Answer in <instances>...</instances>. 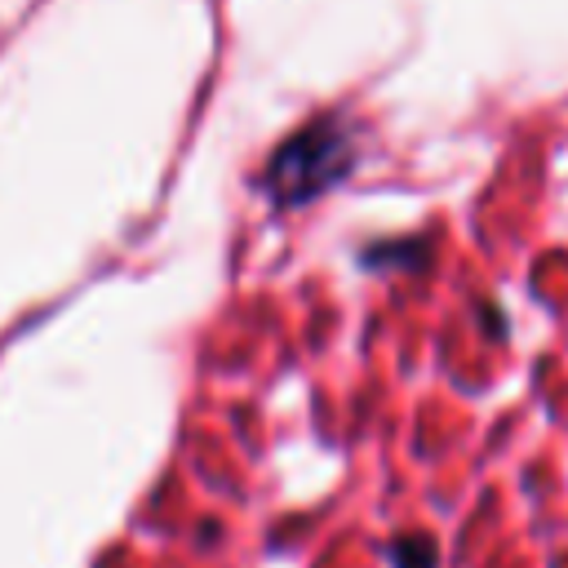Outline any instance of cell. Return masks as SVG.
I'll return each mask as SVG.
<instances>
[{
  "instance_id": "cell-2",
  "label": "cell",
  "mask_w": 568,
  "mask_h": 568,
  "mask_svg": "<svg viewBox=\"0 0 568 568\" xmlns=\"http://www.w3.org/2000/svg\"><path fill=\"white\" fill-rule=\"evenodd\" d=\"M395 568H435V541L413 532L395 541Z\"/></svg>"
},
{
  "instance_id": "cell-1",
  "label": "cell",
  "mask_w": 568,
  "mask_h": 568,
  "mask_svg": "<svg viewBox=\"0 0 568 568\" xmlns=\"http://www.w3.org/2000/svg\"><path fill=\"white\" fill-rule=\"evenodd\" d=\"M346 164H351L346 138H342L333 124H324V129L297 138V146L288 151V160H280V173H306V178H302V191H315V186L342 178Z\"/></svg>"
},
{
  "instance_id": "cell-3",
  "label": "cell",
  "mask_w": 568,
  "mask_h": 568,
  "mask_svg": "<svg viewBox=\"0 0 568 568\" xmlns=\"http://www.w3.org/2000/svg\"><path fill=\"white\" fill-rule=\"evenodd\" d=\"M484 324H488V333H493V337H501V333H506V324H501V315H497L493 306H484Z\"/></svg>"
}]
</instances>
